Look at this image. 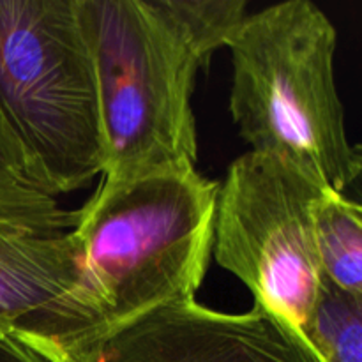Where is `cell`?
Returning <instances> with one entry per match:
<instances>
[{
  "label": "cell",
  "mask_w": 362,
  "mask_h": 362,
  "mask_svg": "<svg viewBox=\"0 0 362 362\" xmlns=\"http://www.w3.org/2000/svg\"><path fill=\"white\" fill-rule=\"evenodd\" d=\"M300 336L318 362H362V304L322 279L318 303Z\"/></svg>",
  "instance_id": "10"
},
{
  "label": "cell",
  "mask_w": 362,
  "mask_h": 362,
  "mask_svg": "<svg viewBox=\"0 0 362 362\" xmlns=\"http://www.w3.org/2000/svg\"><path fill=\"white\" fill-rule=\"evenodd\" d=\"M81 257L71 230L0 225V332L46 362H83Z\"/></svg>",
  "instance_id": "6"
},
{
  "label": "cell",
  "mask_w": 362,
  "mask_h": 362,
  "mask_svg": "<svg viewBox=\"0 0 362 362\" xmlns=\"http://www.w3.org/2000/svg\"><path fill=\"white\" fill-rule=\"evenodd\" d=\"M0 362H46L14 336L0 332Z\"/></svg>",
  "instance_id": "12"
},
{
  "label": "cell",
  "mask_w": 362,
  "mask_h": 362,
  "mask_svg": "<svg viewBox=\"0 0 362 362\" xmlns=\"http://www.w3.org/2000/svg\"><path fill=\"white\" fill-rule=\"evenodd\" d=\"M343 200L362 209V144L352 145V161L345 184L338 191Z\"/></svg>",
  "instance_id": "11"
},
{
  "label": "cell",
  "mask_w": 362,
  "mask_h": 362,
  "mask_svg": "<svg viewBox=\"0 0 362 362\" xmlns=\"http://www.w3.org/2000/svg\"><path fill=\"white\" fill-rule=\"evenodd\" d=\"M338 32L310 0L246 14L226 48L232 55L230 113L251 151L281 156L338 193L352 161L336 88Z\"/></svg>",
  "instance_id": "3"
},
{
  "label": "cell",
  "mask_w": 362,
  "mask_h": 362,
  "mask_svg": "<svg viewBox=\"0 0 362 362\" xmlns=\"http://www.w3.org/2000/svg\"><path fill=\"white\" fill-rule=\"evenodd\" d=\"M322 279L362 304V209L329 189L315 212Z\"/></svg>",
  "instance_id": "9"
},
{
  "label": "cell",
  "mask_w": 362,
  "mask_h": 362,
  "mask_svg": "<svg viewBox=\"0 0 362 362\" xmlns=\"http://www.w3.org/2000/svg\"><path fill=\"white\" fill-rule=\"evenodd\" d=\"M0 105L53 197L103 175L98 83L76 0H0Z\"/></svg>",
  "instance_id": "4"
},
{
  "label": "cell",
  "mask_w": 362,
  "mask_h": 362,
  "mask_svg": "<svg viewBox=\"0 0 362 362\" xmlns=\"http://www.w3.org/2000/svg\"><path fill=\"white\" fill-rule=\"evenodd\" d=\"M218 189L193 165L103 177L71 230L83 271L87 356L151 311L194 299L212 257Z\"/></svg>",
  "instance_id": "2"
},
{
  "label": "cell",
  "mask_w": 362,
  "mask_h": 362,
  "mask_svg": "<svg viewBox=\"0 0 362 362\" xmlns=\"http://www.w3.org/2000/svg\"><path fill=\"white\" fill-rule=\"evenodd\" d=\"M83 362H318L303 336L255 303L223 313L179 300L131 322Z\"/></svg>",
  "instance_id": "7"
},
{
  "label": "cell",
  "mask_w": 362,
  "mask_h": 362,
  "mask_svg": "<svg viewBox=\"0 0 362 362\" xmlns=\"http://www.w3.org/2000/svg\"><path fill=\"white\" fill-rule=\"evenodd\" d=\"M246 0H76L101 112L106 179L197 165V76Z\"/></svg>",
  "instance_id": "1"
},
{
  "label": "cell",
  "mask_w": 362,
  "mask_h": 362,
  "mask_svg": "<svg viewBox=\"0 0 362 362\" xmlns=\"http://www.w3.org/2000/svg\"><path fill=\"white\" fill-rule=\"evenodd\" d=\"M329 189L290 159L250 151L230 165L216 198L212 257L299 334L322 290L315 212Z\"/></svg>",
  "instance_id": "5"
},
{
  "label": "cell",
  "mask_w": 362,
  "mask_h": 362,
  "mask_svg": "<svg viewBox=\"0 0 362 362\" xmlns=\"http://www.w3.org/2000/svg\"><path fill=\"white\" fill-rule=\"evenodd\" d=\"M74 221L76 211L49 193L0 105V225L67 232Z\"/></svg>",
  "instance_id": "8"
}]
</instances>
